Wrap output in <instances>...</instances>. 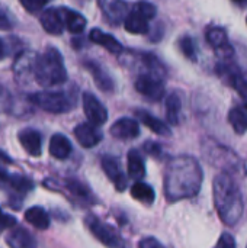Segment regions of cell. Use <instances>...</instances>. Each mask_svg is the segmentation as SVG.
<instances>
[{
  "instance_id": "obj_1",
  "label": "cell",
  "mask_w": 247,
  "mask_h": 248,
  "mask_svg": "<svg viewBox=\"0 0 247 248\" xmlns=\"http://www.w3.org/2000/svg\"><path fill=\"white\" fill-rule=\"evenodd\" d=\"M202 185V169L199 163L188 155L173 158L166 169L165 192L170 202L197 196Z\"/></svg>"
},
{
  "instance_id": "obj_2",
  "label": "cell",
  "mask_w": 247,
  "mask_h": 248,
  "mask_svg": "<svg viewBox=\"0 0 247 248\" xmlns=\"http://www.w3.org/2000/svg\"><path fill=\"white\" fill-rule=\"evenodd\" d=\"M214 202L221 221L233 227L236 225L245 211L243 196L237 183L226 173L214 179Z\"/></svg>"
},
{
  "instance_id": "obj_3",
  "label": "cell",
  "mask_w": 247,
  "mask_h": 248,
  "mask_svg": "<svg viewBox=\"0 0 247 248\" xmlns=\"http://www.w3.org/2000/svg\"><path fill=\"white\" fill-rule=\"evenodd\" d=\"M33 77L38 84L51 87L67 81V70L58 49L48 46L41 55H36L33 62Z\"/></svg>"
},
{
  "instance_id": "obj_4",
  "label": "cell",
  "mask_w": 247,
  "mask_h": 248,
  "mask_svg": "<svg viewBox=\"0 0 247 248\" xmlns=\"http://www.w3.org/2000/svg\"><path fill=\"white\" fill-rule=\"evenodd\" d=\"M31 100L49 113H66L76 106V97L66 92H39L32 94Z\"/></svg>"
},
{
  "instance_id": "obj_5",
  "label": "cell",
  "mask_w": 247,
  "mask_h": 248,
  "mask_svg": "<svg viewBox=\"0 0 247 248\" xmlns=\"http://www.w3.org/2000/svg\"><path fill=\"white\" fill-rule=\"evenodd\" d=\"M86 225L89 228V231L95 235V238L98 241H100L103 246L109 248H118L121 246V240L119 235L115 232L114 228H111L108 224L102 222L99 218H96L95 215H89L86 217Z\"/></svg>"
},
{
  "instance_id": "obj_6",
  "label": "cell",
  "mask_w": 247,
  "mask_h": 248,
  "mask_svg": "<svg viewBox=\"0 0 247 248\" xmlns=\"http://www.w3.org/2000/svg\"><path fill=\"white\" fill-rule=\"evenodd\" d=\"M83 109L89 122L95 126H102L108 119V110L102 102L92 93H83Z\"/></svg>"
},
{
  "instance_id": "obj_7",
  "label": "cell",
  "mask_w": 247,
  "mask_h": 248,
  "mask_svg": "<svg viewBox=\"0 0 247 248\" xmlns=\"http://www.w3.org/2000/svg\"><path fill=\"white\" fill-rule=\"evenodd\" d=\"M135 89L150 100H160L165 96V84L162 78L151 74H141L135 81Z\"/></svg>"
},
{
  "instance_id": "obj_8",
  "label": "cell",
  "mask_w": 247,
  "mask_h": 248,
  "mask_svg": "<svg viewBox=\"0 0 247 248\" xmlns=\"http://www.w3.org/2000/svg\"><path fill=\"white\" fill-rule=\"evenodd\" d=\"M102 169L118 192H124L127 189V177L121 169L119 160H116L112 155H105L102 158Z\"/></svg>"
},
{
  "instance_id": "obj_9",
  "label": "cell",
  "mask_w": 247,
  "mask_h": 248,
  "mask_svg": "<svg viewBox=\"0 0 247 248\" xmlns=\"http://www.w3.org/2000/svg\"><path fill=\"white\" fill-rule=\"evenodd\" d=\"M74 137L77 142L84 148H93L102 141V132L98 126L89 124H80L74 128Z\"/></svg>"
},
{
  "instance_id": "obj_10",
  "label": "cell",
  "mask_w": 247,
  "mask_h": 248,
  "mask_svg": "<svg viewBox=\"0 0 247 248\" xmlns=\"http://www.w3.org/2000/svg\"><path fill=\"white\" fill-rule=\"evenodd\" d=\"M111 135L118 140H134L140 135V125L131 118H122L111 126Z\"/></svg>"
},
{
  "instance_id": "obj_11",
  "label": "cell",
  "mask_w": 247,
  "mask_h": 248,
  "mask_svg": "<svg viewBox=\"0 0 247 248\" xmlns=\"http://www.w3.org/2000/svg\"><path fill=\"white\" fill-rule=\"evenodd\" d=\"M20 145L23 147V150L32 155V157H38L41 155V150H42V138L41 134L35 129H22L17 135Z\"/></svg>"
},
{
  "instance_id": "obj_12",
  "label": "cell",
  "mask_w": 247,
  "mask_h": 248,
  "mask_svg": "<svg viewBox=\"0 0 247 248\" xmlns=\"http://www.w3.org/2000/svg\"><path fill=\"white\" fill-rule=\"evenodd\" d=\"M103 15L114 23L125 19L128 15V4L124 0H99Z\"/></svg>"
},
{
  "instance_id": "obj_13",
  "label": "cell",
  "mask_w": 247,
  "mask_h": 248,
  "mask_svg": "<svg viewBox=\"0 0 247 248\" xmlns=\"http://www.w3.org/2000/svg\"><path fill=\"white\" fill-rule=\"evenodd\" d=\"M41 25L44 31L51 35H60L64 29L63 15L58 9H47L41 15Z\"/></svg>"
},
{
  "instance_id": "obj_14",
  "label": "cell",
  "mask_w": 247,
  "mask_h": 248,
  "mask_svg": "<svg viewBox=\"0 0 247 248\" xmlns=\"http://www.w3.org/2000/svg\"><path fill=\"white\" fill-rule=\"evenodd\" d=\"M89 38H90L92 42H95L98 45H102L103 48H106L114 55H119L124 51L122 44L116 38H114L111 33H106V32H103V31H100L98 28H95V29L90 31Z\"/></svg>"
},
{
  "instance_id": "obj_15",
  "label": "cell",
  "mask_w": 247,
  "mask_h": 248,
  "mask_svg": "<svg viewBox=\"0 0 247 248\" xmlns=\"http://www.w3.org/2000/svg\"><path fill=\"white\" fill-rule=\"evenodd\" d=\"M36 55L33 52H22L15 65H13V71L16 78L19 80V83H22V80H28L29 76H33V62H35Z\"/></svg>"
},
{
  "instance_id": "obj_16",
  "label": "cell",
  "mask_w": 247,
  "mask_h": 248,
  "mask_svg": "<svg viewBox=\"0 0 247 248\" xmlns=\"http://www.w3.org/2000/svg\"><path fill=\"white\" fill-rule=\"evenodd\" d=\"M71 142L63 134H55L49 140V154L57 160H66L71 154Z\"/></svg>"
},
{
  "instance_id": "obj_17",
  "label": "cell",
  "mask_w": 247,
  "mask_h": 248,
  "mask_svg": "<svg viewBox=\"0 0 247 248\" xmlns=\"http://www.w3.org/2000/svg\"><path fill=\"white\" fill-rule=\"evenodd\" d=\"M6 243L10 248H36V241L32 234L23 228H15L6 238Z\"/></svg>"
},
{
  "instance_id": "obj_18",
  "label": "cell",
  "mask_w": 247,
  "mask_h": 248,
  "mask_svg": "<svg viewBox=\"0 0 247 248\" xmlns=\"http://www.w3.org/2000/svg\"><path fill=\"white\" fill-rule=\"evenodd\" d=\"M84 65L90 71V74L93 76V78H95V81L100 90H103V92H112L114 90V80L105 68H102L96 62H86Z\"/></svg>"
},
{
  "instance_id": "obj_19",
  "label": "cell",
  "mask_w": 247,
  "mask_h": 248,
  "mask_svg": "<svg viewBox=\"0 0 247 248\" xmlns=\"http://www.w3.org/2000/svg\"><path fill=\"white\" fill-rule=\"evenodd\" d=\"M135 115H137L138 119H140L150 131H153L154 134L162 135V137H169V135L172 134L170 128H169L165 122H162L160 119H157L156 116H153L151 113H148V112H146V110H137Z\"/></svg>"
},
{
  "instance_id": "obj_20",
  "label": "cell",
  "mask_w": 247,
  "mask_h": 248,
  "mask_svg": "<svg viewBox=\"0 0 247 248\" xmlns=\"http://www.w3.org/2000/svg\"><path fill=\"white\" fill-rule=\"evenodd\" d=\"M218 73H220L221 76H224V74H226L227 83H229L233 89H236V90L239 92V94H242L243 97H246L247 81H246V78H245V77L237 71V70L230 68V67H223V65H220V67H218Z\"/></svg>"
},
{
  "instance_id": "obj_21",
  "label": "cell",
  "mask_w": 247,
  "mask_h": 248,
  "mask_svg": "<svg viewBox=\"0 0 247 248\" xmlns=\"http://www.w3.org/2000/svg\"><path fill=\"white\" fill-rule=\"evenodd\" d=\"M25 219L28 224L38 230H47L49 227V215L41 206H32L25 212Z\"/></svg>"
},
{
  "instance_id": "obj_22",
  "label": "cell",
  "mask_w": 247,
  "mask_h": 248,
  "mask_svg": "<svg viewBox=\"0 0 247 248\" xmlns=\"http://www.w3.org/2000/svg\"><path fill=\"white\" fill-rule=\"evenodd\" d=\"M128 174L134 180H141L146 176V164L137 150L128 153Z\"/></svg>"
},
{
  "instance_id": "obj_23",
  "label": "cell",
  "mask_w": 247,
  "mask_h": 248,
  "mask_svg": "<svg viewBox=\"0 0 247 248\" xmlns=\"http://www.w3.org/2000/svg\"><path fill=\"white\" fill-rule=\"evenodd\" d=\"M124 26H125V31H128L130 33L141 35V33L148 32V20H146L144 17H141L140 15H137L134 12H130L125 16Z\"/></svg>"
},
{
  "instance_id": "obj_24",
  "label": "cell",
  "mask_w": 247,
  "mask_h": 248,
  "mask_svg": "<svg viewBox=\"0 0 247 248\" xmlns=\"http://www.w3.org/2000/svg\"><path fill=\"white\" fill-rule=\"evenodd\" d=\"M131 195L135 201H140L146 205H151L156 199V193H154L153 187L143 182H137L131 187Z\"/></svg>"
},
{
  "instance_id": "obj_25",
  "label": "cell",
  "mask_w": 247,
  "mask_h": 248,
  "mask_svg": "<svg viewBox=\"0 0 247 248\" xmlns=\"http://www.w3.org/2000/svg\"><path fill=\"white\" fill-rule=\"evenodd\" d=\"M63 20H64L66 28L71 33H80L86 28V19L80 13H77L74 10H66Z\"/></svg>"
},
{
  "instance_id": "obj_26",
  "label": "cell",
  "mask_w": 247,
  "mask_h": 248,
  "mask_svg": "<svg viewBox=\"0 0 247 248\" xmlns=\"http://www.w3.org/2000/svg\"><path fill=\"white\" fill-rule=\"evenodd\" d=\"M181 108H182L181 97H179L176 93H172V94L166 99V116H167V121H169L172 125H178V124H179Z\"/></svg>"
},
{
  "instance_id": "obj_27",
  "label": "cell",
  "mask_w": 247,
  "mask_h": 248,
  "mask_svg": "<svg viewBox=\"0 0 247 248\" xmlns=\"http://www.w3.org/2000/svg\"><path fill=\"white\" fill-rule=\"evenodd\" d=\"M229 122L239 135H243L247 131V115L240 108H234L229 112Z\"/></svg>"
},
{
  "instance_id": "obj_28",
  "label": "cell",
  "mask_w": 247,
  "mask_h": 248,
  "mask_svg": "<svg viewBox=\"0 0 247 248\" xmlns=\"http://www.w3.org/2000/svg\"><path fill=\"white\" fill-rule=\"evenodd\" d=\"M10 187L16 192H20V193H25V192H29L33 189V183L25 177V176H20V174H13V176H9V179L6 180Z\"/></svg>"
},
{
  "instance_id": "obj_29",
  "label": "cell",
  "mask_w": 247,
  "mask_h": 248,
  "mask_svg": "<svg viewBox=\"0 0 247 248\" xmlns=\"http://www.w3.org/2000/svg\"><path fill=\"white\" fill-rule=\"evenodd\" d=\"M207 41H208L213 46H215V48H218V46H221V45H224V44L229 42V41H227V33H226V31H224L223 28H218V26L210 28V29L207 31Z\"/></svg>"
},
{
  "instance_id": "obj_30",
  "label": "cell",
  "mask_w": 247,
  "mask_h": 248,
  "mask_svg": "<svg viewBox=\"0 0 247 248\" xmlns=\"http://www.w3.org/2000/svg\"><path fill=\"white\" fill-rule=\"evenodd\" d=\"M131 12L140 15V16L144 17L146 20H150V19H153V17L156 16L157 9H156V6H154L153 3H148V1H138V3L134 4V7H132Z\"/></svg>"
},
{
  "instance_id": "obj_31",
  "label": "cell",
  "mask_w": 247,
  "mask_h": 248,
  "mask_svg": "<svg viewBox=\"0 0 247 248\" xmlns=\"http://www.w3.org/2000/svg\"><path fill=\"white\" fill-rule=\"evenodd\" d=\"M67 189L73 195H76V196H79L82 199H86L89 196V189L83 183H80L77 180H67Z\"/></svg>"
},
{
  "instance_id": "obj_32",
  "label": "cell",
  "mask_w": 247,
  "mask_h": 248,
  "mask_svg": "<svg viewBox=\"0 0 247 248\" xmlns=\"http://www.w3.org/2000/svg\"><path fill=\"white\" fill-rule=\"evenodd\" d=\"M179 45H181V49H182V52H183V55L185 57H188L189 60H197V52H195V45H194V41L189 38V36H185V38H182L181 39V42H179Z\"/></svg>"
},
{
  "instance_id": "obj_33",
  "label": "cell",
  "mask_w": 247,
  "mask_h": 248,
  "mask_svg": "<svg viewBox=\"0 0 247 248\" xmlns=\"http://www.w3.org/2000/svg\"><path fill=\"white\" fill-rule=\"evenodd\" d=\"M19 1L29 13H35V12L42 10L45 7V4L48 3V0H19Z\"/></svg>"
},
{
  "instance_id": "obj_34",
  "label": "cell",
  "mask_w": 247,
  "mask_h": 248,
  "mask_svg": "<svg viewBox=\"0 0 247 248\" xmlns=\"http://www.w3.org/2000/svg\"><path fill=\"white\" fill-rule=\"evenodd\" d=\"M214 248H237V247H236V241H234L233 235H231V234H229V232H224V234H221L220 240L217 241V244H215V247Z\"/></svg>"
},
{
  "instance_id": "obj_35",
  "label": "cell",
  "mask_w": 247,
  "mask_h": 248,
  "mask_svg": "<svg viewBox=\"0 0 247 248\" xmlns=\"http://www.w3.org/2000/svg\"><path fill=\"white\" fill-rule=\"evenodd\" d=\"M9 106H10V94L4 87L0 86V112L6 110Z\"/></svg>"
},
{
  "instance_id": "obj_36",
  "label": "cell",
  "mask_w": 247,
  "mask_h": 248,
  "mask_svg": "<svg viewBox=\"0 0 247 248\" xmlns=\"http://www.w3.org/2000/svg\"><path fill=\"white\" fill-rule=\"evenodd\" d=\"M138 247L140 248H165L162 246V243H159L156 238H153V237H147V238H144V240H141L140 241V244H138Z\"/></svg>"
},
{
  "instance_id": "obj_37",
  "label": "cell",
  "mask_w": 247,
  "mask_h": 248,
  "mask_svg": "<svg viewBox=\"0 0 247 248\" xmlns=\"http://www.w3.org/2000/svg\"><path fill=\"white\" fill-rule=\"evenodd\" d=\"M16 224V219L13 217H9V215H4L0 209V228H10Z\"/></svg>"
},
{
  "instance_id": "obj_38",
  "label": "cell",
  "mask_w": 247,
  "mask_h": 248,
  "mask_svg": "<svg viewBox=\"0 0 247 248\" xmlns=\"http://www.w3.org/2000/svg\"><path fill=\"white\" fill-rule=\"evenodd\" d=\"M10 28H12V22L9 16L3 10H0V31H9Z\"/></svg>"
},
{
  "instance_id": "obj_39",
  "label": "cell",
  "mask_w": 247,
  "mask_h": 248,
  "mask_svg": "<svg viewBox=\"0 0 247 248\" xmlns=\"http://www.w3.org/2000/svg\"><path fill=\"white\" fill-rule=\"evenodd\" d=\"M217 49V52H218V55H221L223 58H229V55H231L233 54V48L230 46V44L227 42V44H224V45H221V46H218V48H215Z\"/></svg>"
},
{
  "instance_id": "obj_40",
  "label": "cell",
  "mask_w": 247,
  "mask_h": 248,
  "mask_svg": "<svg viewBox=\"0 0 247 248\" xmlns=\"http://www.w3.org/2000/svg\"><path fill=\"white\" fill-rule=\"evenodd\" d=\"M146 151L148 153V154H154V155H157V154H160V147L157 145V144H151V142H147L146 144Z\"/></svg>"
},
{
  "instance_id": "obj_41",
  "label": "cell",
  "mask_w": 247,
  "mask_h": 248,
  "mask_svg": "<svg viewBox=\"0 0 247 248\" xmlns=\"http://www.w3.org/2000/svg\"><path fill=\"white\" fill-rule=\"evenodd\" d=\"M0 161H1V163H6V164H12V163H13L12 158H10L4 151H1V150H0Z\"/></svg>"
},
{
  "instance_id": "obj_42",
  "label": "cell",
  "mask_w": 247,
  "mask_h": 248,
  "mask_svg": "<svg viewBox=\"0 0 247 248\" xmlns=\"http://www.w3.org/2000/svg\"><path fill=\"white\" fill-rule=\"evenodd\" d=\"M9 176H10V174L7 173V170H6L3 166H0V180H1V182H6V180L9 179Z\"/></svg>"
},
{
  "instance_id": "obj_43",
  "label": "cell",
  "mask_w": 247,
  "mask_h": 248,
  "mask_svg": "<svg viewBox=\"0 0 247 248\" xmlns=\"http://www.w3.org/2000/svg\"><path fill=\"white\" fill-rule=\"evenodd\" d=\"M4 57H6V48H4V44L0 39V60H3Z\"/></svg>"
},
{
  "instance_id": "obj_44",
  "label": "cell",
  "mask_w": 247,
  "mask_h": 248,
  "mask_svg": "<svg viewBox=\"0 0 247 248\" xmlns=\"http://www.w3.org/2000/svg\"><path fill=\"white\" fill-rule=\"evenodd\" d=\"M234 1H239L240 3V1H246V0H234Z\"/></svg>"
},
{
  "instance_id": "obj_45",
  "label": "cell",
  "mask_w": 247,
  "mask_h": 248,
  "mask_svg": "<svg viewBox=\"0 0 247 248\" xmlns=\"http://www.w3.org/2000/svg\"><path fill=\"white\" fill-rule=\"evenodd\" d=\"M246 110H247V105H246Z\"/></svg>"
},
{
  "instance_id": "obj_46",
  "label": "cell",
  "mask_w": 247,
  "mask_h": 248,
  "mask_svg": "<svg viewBox=\"0 0 247 248\" xmlns=\"http://www.w3.org/2000/svg\"><path fill=\"white\" fill-rule=\"evenodd\" d=\"M246 22H247V17H246Z\"/></svg>"
}]
</instances>
